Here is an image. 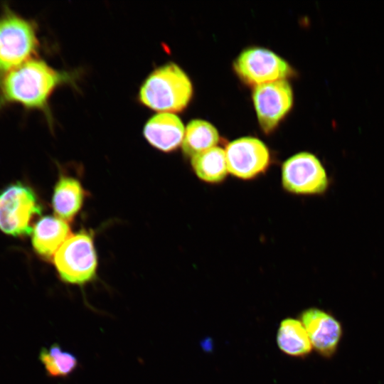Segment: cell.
I'll return each mask as SVG.
<instances>
[{
  "label": "cell",
  "instance_id": "obj_2",
  "mask_svg": "<svg viewBox=\"0 0 384 384\" xmlns=\"http://www.w3.org/2000/svg\"><path fill=\"white\" fill-rule=\"evenodd\" d=\"M193 92L190 79L175 63L154 70L142 84L139 100L146 107L162 112H178L188 104Z\"/></svg>",
  "mask_w": 384,
  "mask_h": 384
},
{
  "label": "cell",
  "instance_id": "obj_17",
  "mask_svg": "<svg viewBox=\"0 0 384 384\" xmlns=\"http://www.w3.org/2000/svg\"><path fill=\"white\" fill-rule=\"evenodd\" d=\"M38 358L49 377L65 378L71 375L78 368L79 361L73 353L63 350L58 343L52 344L48 348H42Z\"/></svg>",
  "mask_w": 384,
  "mask_h": 384
},
{
  "label": "cell",
  "instance_id": "obj_7",
  "mask_svg": "<svg viewBox=\"0 0 384 384\" xmlns=\"http://www.w3.org/2000/svg\"><path fill=\"white\" fill-rule=\"evenodd\" d=\"M234 68L241 79L255 86L284 80L291 73L283 58L270 50L256 47L243 50L235 60Z\"/></svg>",
  "mask_w": 384,
  "mask_h": 384
},
{
  "label": "cell",
  "instance_id": "obj_12",
  "mask_svg": "<svg viewBox=\"0 0 384 384\" xmlns=\"http://www.w3.org/2000/svg\"><path fill=\"white\" fill-rule=\"evenodd\" d=\"M32 246L43 259L49 260L72 235L66 221L51 215L41 218L33 227Z\"/></svg>",
  "mask_w": 384,
  "mask_h": 384
},
{
  "label": "cell",
  "instance_id": "obj_9",
  "mask_svg": "<svg viewBox=\"0 0 384 384\" xmlns=\"http://www.w3.org/2000/svg\"><path fill=\"white\" fill-rule=\"evenodd\" d=\"M252 99L260 125L268 132L291 109L293 93L289 82L279 80L255 86Z\"/></svg>",
  "mask_w": 384,
  "mask_h": 384
},
{
  "label": "cell",
  "instance_id": "obj_15",
  "mask_svg": "<svg viewBox=\"0 0 384 384\" xmlns=\"http://www.w3.org/2000/svg\"><path fill=\"white\" fill-rule=\"evenodd\" d=\"M191 166L201 181L218 183L225 180L228 174L225 149L214 146L201 152L192 158Z\"/></svg>",
  "mask_w": 384,
  "mask_h": 384
},
{
  "label": "cell",
  "instance_id": "obj_1",
  "mask_svg": "<svg viewBox=\"0 0 384 384\" xmlns=\"http://www.w3.org/2000/svg\"><path fill=\"white\" fill-rule=\"evenodd\" d=\"M65 76L42 59H29L0 75V110L18 105L47 114L49 98Z\"/></svg>",
  "mask_w": 384,
  "mask_h": 384
},
{
  "label": "cell",
  "instance_id": "obj_16",
  "mask_svg": "<svg viewBox=\"0 0 384 384\" xmlns=\"http://www.w3.org/2000/svg\"><path fill=\"white\" fill-rule=\"evenodd\" d=\"M219 134L210 122L203 119H193L185 128L182 142L183 151L192 158L195 155L216 146Z\"/></svg>",
  "mask_w": 384,
  "mask_h": 384
},
{
  "label": "cell",
  "instance_id": "obj_11",
  "mask_svg": "<svg viewBox=\"0 0 384 384\" xmlns=\"http://www.w3.org/2000/svg\"><path fill=\"white\" fill-rule=\"evenodd\" d=\"M184 133L183 122L172 112L154 115L144 128V135L151 145L165 152L175 150L182 144Z\"/></svg>",
  "mask_w": 384,
  "mask_h": 384
},
{
  "label": "cell",
  "instance_id": "obj_4",
  "mask_svg": "<svg viewBox=\"0 0 384 384\" xmlns=\"http://www.w3.org/2000/svg\"><path fill=\"white\" fill-rule=\"evenodd\" d=\"M60 279L68 284L83 286L96 277L97 257L92 234L81 230L72 234L54 255Z\"/></svg>",
  "mask_w": 384,
  "mask_h": 384
},
{
  "label": "cell",
  "instance_id": "obj_13",
  "mask_svg": "<svg viewBox=\"0 0 384 384\" xmlns=\"http://www.w3.org/2000/svg\"><path fill=\"white\" fill-rule=\"evenodd\" d=\"M86 192L80 182L70 176H62L55 185L52 206L58 218L71 221L80 210Z\"/></svg>",
  "mask_w": 384,
  "mask_h": 384
},
{
  "label": "cell",
  "instance_id": "obj_8",
  "mask_svg": "<svg viewBox=\"0 0 384 384\" xmlns=\"http://www.w3.org/2000/svg\"><path fill=\"white\" fill-rule=\"evenodd\" d=\"M225 151L228 173L240 179H252L264 173L270 161L267 146L254 137L235 139Z\"/></svg>",
  "mask_w": 384,
  "mask_h": 384
},
{
  "label": "cell",
  "instance_id": "obj_3",
  "mask_svg": "<svg viewBox=\"0 0 384 384\" xmlns=\"http://www.w3.org/2000/svg\"><path fill=\"white\" fill-rule=\"evenodd\" d=\"M39 45L36 23L4 4L0 11V75L33 58Z\"/></svg>",
  "mask_w": 384,
  "mask_h": 384
},
{
  "label": "cell",
  "instance_id": "obj_10",
  "mask_svg": "<svg viewBox=\"0 0 384 384\" xmlns=\"http://www.w3.org/2000/svg\"><path fill=\"white\" fill-rule=\"evenodd\" d=\"M312 348L325 358H331L336 351L342 336V328L337 319L326 311L309 308L300 314Z\"/></svg>",
  "mask_w": 384,
  "mask_h": 384
},
{
  "label": "cell",
  "instance_id": "obj_6",
  "mask_svg": "<svg viewBox=\"0 0 384 384\" xmlns=\"http://www.w3.org/2000/svg\"><path fill=\"white\" fill-rule=\"evenodd\" d=\"M326 171L319 159L309 152H299L282 166V184L287 192L303 196L321 195L329 186Z\"/></svg>",
  "mask_w": 384,
  "mask_h": 384
},
{
  "label": "cell",
  "instance_id": "obj_5",
  "mask_svg": "<svg viewBox=\"0 0 384 384\" xmlns=\"http://www.w3.org/2000/svg\"><path fill=\"white\" fill-rule=\"evenodd\" d=\"M35 192L16 182L0 193V230L9 235L25 236L32 233L31 220L41 213Z\"/></svg>",
  "mask_w": 384,
  "mask_h": 384
},
{
  "label": "cell",
  "instance_id": "obj_14",
  "mask_svg": "<svg viewBox=\"0 0 384 384\" xmlns=\"http://www.w3.org/2000/svg\"><path fill=\"white\" fill-rule=\"evenodd\" d=\"M277 343L284 353L297 358L308 356L312 349L306 331L299 319L286 318L278 328Z\"/></svg>",
  "mask_w": 384,
  "mask_h": 384
}]
</instances>
